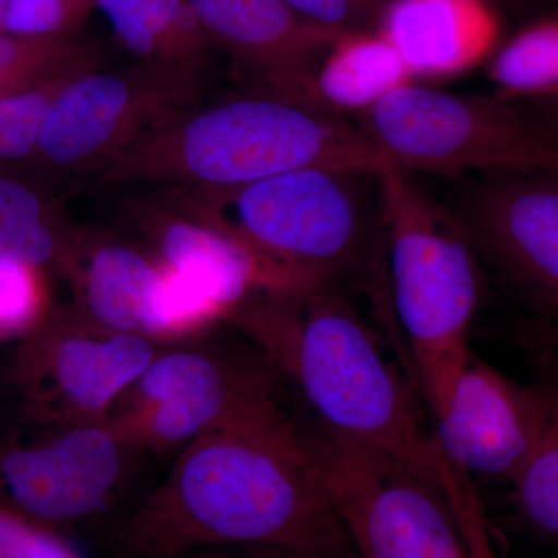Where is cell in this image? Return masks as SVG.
<instances>
[{
    "label": "cell",
    "instance_id": "4316f807",
    "mask_svg": "<svg viewBox=\"0 0 558 558\" xmlns=\"http://www.w3.org/2000/svg\"><path fill=\"white\" fill-rule=\"evenodd\" d=\"M39 306L33 267L17 260L0 263V328H21L32 322Z\"/></svg>",
    "mask_w": 558,
    "mask_h": 558
},
{
    "label": "cell",
    "instance_id": "9c48e42d",
    "mask_svg": "<svg viewBox=\"0 0 558 558\" xmlns=\"http://www.w3.org/2000/svg\"><path fill=\"white\" fill-rule=\"evenodd\" d=\"M207 81L135 62L72 76L51 101L32 160L57 174H92L120 153L204 101Z\"/></svg>",
    "mask_w": 558,
    "mask_h": 558
},
{
    "label": "cell",
    "instance_id": "5b68a950",
    "mask_svg": "<svg viewBox=\"0 0 558 558\" xmlns=\"http://www.w3.org/2000/svg\"><path fill=\"white\" fill-rule=\"evenodd\" d=\"M385 263L392 322L432 407L468 359L481 303L480 258L444 202L385 165L379 170Z\"/></svg>",
    "mask_w": 558,
    "mask_h": 558
},
{
    "label": "cell",
    "instance_id": "7a4b0ae2",
    "mask_svg": "<svg viewBox=\"0 0 558 558\" xmlns=\"http://www.w3.org/2000/svg\"><path fill=\"white\" fill-rule=\"evenodd\" d=\"M227 325L296 388L319 433L385 451L432 481L447 501L457 495L464 473L425 435L405 385L340 286L260 289Z\"/></svg>",
    "mask_w": 558,
    "mask_h": 558
},
{
    "label": "cell",
    "instance_id": "f546056e",
    "mask_svg": "<svg viewBox=\"0 0 558 558\" xmlns=\"http://www.w3.org/2000/svg\"><path fill=\"white\" fill-rule=\"evenodd\" d=\"M534 347L553 376L558 377V319L545 318L535 329Z\"/></svg>",
    "mask_w": 558,
    "mask_h": 558
},
{
    "label": "cell",
    "instance_id": "ffe728a7",
    "mask_svg": "<svg viewBox=\"0 0 558 558\" xmlns=\"http://www.w3.org/2000/svg\"><path fill=\"white\" fill-rule=\"evenodd\" d=\"M488 78L506 101L558 95V11L524 25L494 50Z\"/></svg>",
    "mask_w": 558,
    "mask_h": 558
},
{
    "label": "cell",
    "instance_id": "1f68e13d",
    "mask_svg": "<svg viewBox=\"0 0 558 558\" xmlns=\"http://www.w3.org/2000/svg\"><path fill=\"white\" fill-rule=\"evenodd\" d=\"M248 549L244 558H299L296 549L281 548H245Z\"/></svg>",
    "mask_w": 558,
    "mask_h": 558
},
{
    "label": "cell",
    "instance_id": "4fadbf2b",
    "mask_svg": "<svg viewBox=\"0 0 558 558\" xmlns=\"http://www.w3.org/2000/svg\"><path fill=\"white\" fill-rule=\"evenodd\" d=\"M186 2L219 50L233 62L234 72L248 90L319 105L315 75L330 46L344 33L301 20L282 0Z\"/></svg>",
    "mask_w": 558,
    "mask_h": 558
},
{
    "label": "cell",
    "instance_id": "30bf717a",
    "mask_svg": "<svg viewBox=\"0 0 558 558\" xmlns=\"http://www.w3.org/2000/svg\"><path fill=\"white\" fill-rule=\"evenodd\" d=\"M446 207L478 258L558 319V174L478 171Z\"/></svg>",
    "mask_w": 558,
    "mask_h": 558
},
{
    "label": "cell",
    "instance_id": "7402d4cb",
    "mask_svg": "<svg viewBox=\"0 0 558 558\" xmlns=\"http://www.w3.org/2000/svg\"><path fill=\"white\" fill-rule=\"evenodd\" d=\"M70 236L38 191L22 180L0 178V263L17 260L33 269L60 264Z\"/></svg>",
    "mask_w": 558,
    "mask_h": 558
},
{
    "label": "cell",
    "instance_id": "836d02e7",
    "mask_svg": "<svg viewBox=\"0 0 558 558\" xmlns=\"http://www.w3.org/2000/svg\"><path fill=\"white\" fill-rule=\"evenodd\" d=\"M10 0H0V32H3L5 24L7 10H9Z\"/></svg>",
    "mask_w": 558,
    "mask_h": 558
},
{
    "label": "cell",
    "instance_id": "277c9868",
    "mask_svg": "<svg viewBox=\"0 0 558 558\" xmlns=\"http://www.w3.org/2000/svg\"><path fill=\"white\" fill-rule=\"evenodd\" d=\"M167 196L242 242L282 286H365L392 323L379 170L304 168L241 189Z\"/></svg>",
    "mask_w": 558,
    "mask_h": 558
},
{
    "label": "cell",
    "instance_id": "4dcf8cb0",
    "mask_svg": "<svg viewBox=\"0 0 558 558\" xmlns=\"http://www.w3.org/2000/svg\"><path fill=\"white\" fill-rule=\"evenodd\" d=\"M521 108L532 116L545 121L548 126L558 132V95L556 97L542 98V100L515 101Z\"/></svg>",
    "mask_w": 558,
    "mask_h": 558
},
{
    "label": "cell",
    "instance_id": "e0dca14e",
    "mask_svg": "<svg viewBox=\"0 0 558 558\" xmlns=\"http://www.w3.org/2000/svg\"><path fill=\"white\" fill-rule=\"evenodd\" d=\"M376 32L413 78H450L497 49L499 21L490 0H391Z\"/></svg>",
    "mask_w": 558,
    "mask_h": 558
},
{
    "label": "cell",
    "instance_id": "9a60e30c",
    "mask_svg": "<svg viewBox=\"0 0 558 558\" xmlns=\"http://www.w3.org/2000/svg\"><path fill=\"white\" fill-rule=\"evenodd\" d=\"M81 317L97 328L171 343L167 270L156 255L102 234L72 233L60 260Z\"/></svg>",
    "mask_w": 558,
    "mask_h": 558
},
{
    "label": "cell",
    "instance_id": "5bb4252c",
    "mask_svg": "<svg viewBox=\"0 0 558 558\" xmlns=\"http://www.w3.org/2000/svg\"><path fill=\"white\" fill-rule=\"evenodd\" d=\"M46 336L35 368L58 425L106 422L116 400L168 344L97 328L75 310L58 318Z\"/></svg>",
    "mask_w": 558,
    "mask_h": 558
},
{
    "label": "cell",
    "instance_id": "6da1fadb",
    "mask_svg": "<svg viewBox=\"0 0 558 558\" xmlns=\"http://www.w3.org/2000/svg\"><path fill=\"white\" fill-rule=\"evenodd\" d=\"M134 558H179L201 549L351 548L311 435L260 399L179 451L174 464L124 524Z\"/></svg>",
    "mask_w": 558,
    "mask_h": 558
},
{
    "label": "cell",
    "instance_id": "44dd1931",
    "mask_svg": "<svg viewBox=\"0 0 558 558\" xmlns=\"http://www.w3.org/2000/svg\"><path fill=\"white\" fill-rule=\"evenodd\" d=\"M98 65H105L100 51L80 35L31 38L0 32V100Z\"/></svg>",
    "mask_w": 558,
    "mask_h": 558
},
{
    "label": "cell",
    "instance_id": "52a82bcc",
    "mask_svg": "<svg viewBox=\"0 0 558 558\" xmlns=\"http://www.w3.org/2000/svg\"><path fill=\"white\" fill-rule=\"evenodd\" d=\"M279 381L252 341L213 328L161 349L116 400L106 422L138 453L180 451L223 418L277 395Z\"/></svg>",
    "mask_w": 558,
    "mask_h": 558
},
{
    "label": "cell",
    "instance_id": "f1b7e54d",
    "mask_svg": "<svg viewBox=\"0 0 558 558\" xmlns=\"http://www.w3.org/2000/svg\"><path fill=\"white\" fill-rule=\"evenodd\" d=\"M458 521L465 542H468L470 558H495L481 505L465 509L459 515Z\"/></svg>",
    "mask_w": 558,
    "mask_h": 558
},
{
    "label": "cell",
    "instance_id": "8fae6325",
    "mask_svg": "<svg viewBox=\"0 0 558 558\" xmlns=\"http://www.w3.org/2000/svg\"><path fill=\"white\" fill-rule=\"evenodd\" d=\"M436 446L465 475L512 483L545 425L543 385H523L473 352L432 407Z\"/></svg>",
    "mask_w": 558,
    "mask_h": 558
},
{
    "label": "cell",
    "instance_id": "d6986e66",
    "mask_svg": "<svg viewBox=\"0 0 558 558\" xmlns=\"http://www.w3.org/2000/svg\"><path fill=\"white\" fill-rule=\"evenodd\" d=\"M413 80L399 51L379 32L344 33L323 58L314 92L319 105L332 112L363 113Z\"/></svg>",
    "mask_w": 558,
    "mask_h": 558
},
{
    "label": "cell",
    "instance_id": "2e32d148",
    "mask_svg": "<svg viewBox=\"0 0 558 558\" xmlns=\"http://www.w3.org/2000/svg\"><path fill=\"white\" fill-rule=\"evenodd\" d=\"M149 209L134 219L156 248L157 258L215 307L223 323L258 290L282 288L263 260L226 231L178 205L174 211Z\"/></svg>",
    "mask_w": 558,
    "mask_h": 558
},
{
    "label": "cell",
    "instance_id": "3957f363",
    "mask_svg": "<svg viewBox=\"0 0 558 558\" xmlns=\"http://www.w3.org/2000/svg\"><path fill=\"white\" fill-rule=\"evenodd\" d=\"M362 130L314 102L245 90L194 106L95 172L102 185L234 190L304 168L380 170Z\"/></svg>",
    "mask_w": 558,
    "mask_h": 558
},
{
    "label": "cell",
    "instance_id": "d4e9b609",
    "mask_svg": "<svg viewBox=\"0 0 558 558\" xmlns=\"http://www.w3.org/2000/svg\"><path fill=\"white\" fill-rule=\"evenodd\" d=\"M97 0H10L3 32L31 38L78 35Z\"/></svg>",
    "mask_w": 558,
    "mask_h": 558
},
{
    "label": "cell",
    "instance_id": "8992f818",
    "mask_svg": "<svg viewBox=\"0 0 558 558\" xmlns=\"http://www.w3.org/2000/svg\"><path fill=\"white\" fill-rule=\"evenodd\" d=\"M385 163L407 172L549 171L558 132L519 102L409 83L360 113Z\"/></svg>",
    "mask_w": 558,
    "mask_h": 558
},
{
    "label": "cell",
    "instance_id": "d6a6232c",
    "mask_svg": "<svg viewBox=\"0 0 558 558\" xmlns=\"http://www.w3.org/2000/svg\"><path fill=\"white\" fill-rule=\"evenodd\" d=\"M490 2L506 3V5L510 7H532L538 5V3L549 2V0H490Z\"/></svg>",
    "mask_w": 558,
    "mask_h": 558
},
{
    "label": "cell",
    "instance_id": "603a6c76",
    "mask_svg": "<svg viewBox=\"0 0 558 558\" xmlns=\"http://www.w3.org/2000/svg\"><path fill=\"white\" fill-rule=\"evenodd\" d=\"M546 416L537 447L512 480L517 515L539 537L558 542V377L542 381Z\"/></svg>",
    "mask_w": 558,
    "mask_h": 558
},
{
    "label": "cell",
    "instance_id": "ac0fdd59",
    "mask_svg": "<svg viewBox=\"0 0 558 558\" xmlns=\"http://www.w3.org/2000/svg\"><path fill=\"white\" fill-rule=\"evenodd\" d=\"M95 10L137 62L208 83L220 50L186 0H97Z\"/></svg>",
    "mask_w": 558,
    "mask_h": 558
},
{
    "label": "cell",
    "instance_id": "7c38bea8",
    "mask_svg": "<svg viewBox=\"0 0 558 558\" xmlns=\"http://www.w3.org/2000/svg\"><path fill=\"white\" fill-rule=\"evenodd\" d=\"M137 453L108 422L58 425L46 442L2 454L0 483L11 501L35 519L87 521L113 505Z\"/></svg>",
    "mask_w": 558,
    "mask_h": 558
},
{
    "label": "cell",
    "instance_id": "cb8c5ba5",
    "mask_svg": "<svg viewBox=\"0 0 558 558\" xmlns=\"http://www.w3.org/2000/svg\"><path fill=\"white\" fill-rule=\"evenodd\" d=\"M72 76L0 100V161L32 159L51 101Z\"/></svg>",
    "mask_w": 558,
    "mask_h": 558
},
{
    "label": "cell",
    "instance_id": "83f0119b",
    "mask_svg": "<svg viewBox=\"0 0 558 558\" xmlns=\"http://www.w3.org/2000/svg\"><path fill=\"white\" fill-rule=\"evenodd\" d=\"M0 558H84L72 546L0 509Z\"/></svg>",
    "mask_w": 558,
    "mask_h": 558
},
{
    "label": "cell",
    "instance_id": "ba28073f",
    "mask_svg": "<svg viewBox=\"0 0 558 558\" xmlns=\"http://www.w3.org/2000/svg\"><path fill=\"white\" fill-rule=\"evenodd\" d=\"M311 439L357 558H470L457 513L417 470L351 440Z\"/></svg>",
    "mask_w": 558,
    "mask_h": 558
},
{
    "label": "cell",
    "instance_id": "484cf974",
    "mask_svg": "<svg viewBox=\"0 0 558 558\" xmlns=\"http://www.w3.org/2000/svg\"><path fill=\"white\" fill-rule=\"evenodd\" d=\"M301 20L339 33L376 32L391 0H282Z\"/></svg>",
    "mask_w": 558,
    "mask_h": 558
}]
</instances>
